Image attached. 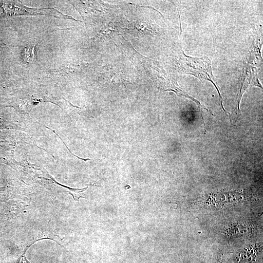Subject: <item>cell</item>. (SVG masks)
<instances>
[{
	"label": "cell",
	"instance_id": "cell-1",
	"mask_svg": "<svg viewBox=\"0 0 263 263\" xmlns=\"http://www.w3.org/2000/svg\"><path fill=\"white\" fill-rule=\"evenodd\" d=\"M35 46L33 45H27L23 48L21 52V56L25 63H32L35 60Z\"/></svg>",
	"mask_w": 263,
	"mask_h": 263
},
{
	"label": "cell",
	"instance_id": "cell-2",
	"mask_svg": "<svg viewBox=\"0 0 263 263\" xmlns=\"http://www.w3.org/2000/svg\"><path fill=\"white\" fill-rule=\"evenodd\" d=\"M32 244H30L27 245L24 249L22 251L21 254L18 258L16 263H31L27 259L26 257V252L28 248L32 245Z\"/></svg>",
	"mask_w": 263,
	"mask_h": 263
}]
</instances>
